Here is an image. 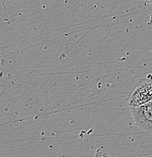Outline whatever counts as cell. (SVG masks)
Instances as JSON below:
<instances>
[{
	"mask_svg": "<svg viewBox=\"0 0 152 157\" xmlns=\"http://www.w3.org/2000/svg\"><path fill=\"white\" fill-rule=\"evenodd\" d=\"M152 101V77L139 80L127 98V104L130 107H136Z\"/></svg>",
	"mask_w": 152,
	"mask_h": 157,
	"instance_id": "obj_1",
	"label": "cell"
},
{
	"mask_svg": "<svg viewBox=\"0 0 152 157\" xmlns=\"http://www.w3.org/2000/svg\"><path fill=\"white\" fill-rule=\"evenodd\" d=\"M134 122L144 132L152 133V101L136 107H130Z\"/></svg>",
	"mask_w": 152,
	"mask_h": 157,
	"instance_id": "obj_2",
	"label": "cell"
},
{
	"mask_svg": "<svg viewBox=\"0 0 152 157\" xmlns=\"http://www.w3.org/2000/svg\"><path fill=\"white\" fill-rule=\"evenodd\" d=\"M145 1L146 2H148V3H149V4L152 5V0H145Z\"/></svg>",
	"mask_w": 152,
	"mask_h": 157,
	"instance_id": "obj_3",
	"label": "cell"
}]
</instances>
